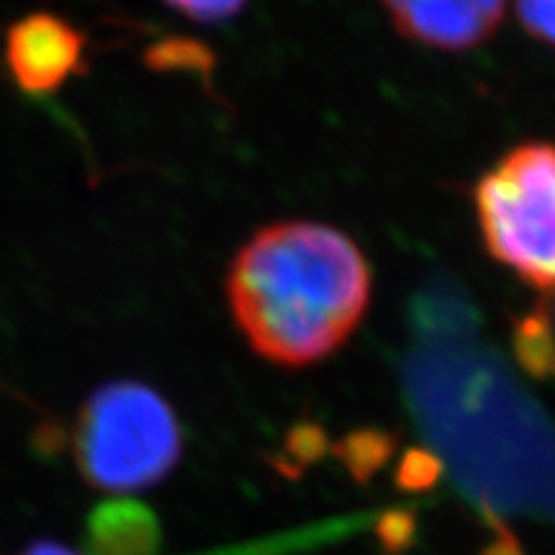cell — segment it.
<instances>
[{"label":"cell","instance_id":"obj_6","mask_svg":"<svg viewBox=\"0 0 555 555\" xmlns=\"http://www.w3.org/2000/svg\"><path fill=\"white\" fill-rule=\"evenodd\" d=\"M86 543L90 555H155L159 522L142 502L114 499L90 512Z\"/></svg>","mask_w":555,"mask_h":555},{"label":"cell","instance_id":"obj_11","mask_svg":"<svg viewBox=\"0 0 555 555\" xmlns=\"http://www.w3.org/2000/svg\"><path fill=\"white\" fill-rule=\"evenodd\" d=\"M165 3L201 24H217L240 13L247 0H165Z\"/></svg>","mask_w":555,"mask_h":555},{"label":"cell","instance_id":"obj_7","mask_svg":"<svg viewBox=\"0 0 555 555\" xmlns=\"http://www.w3.org/2000/svg\"><path fill=\"white\" fill-rule=\"evenodd\" d=\"M517 352L519 360L530 367L535 376L555 373V337L551 319L543 311H535L519 324L517 330Z\"/></svg>","mask_w":555,"mask_h":555},{"label":"cell","instance_id":"obj_13","mask_svg":"<svg viewBox=\"0 0 555 555\" xmlns=\"http://www.w3.org/2000/svg\"><path fill=\"white\" fill-rule=\"evenodd\" d=\"M18 555H78V553L69 551L67 545L52 543V540H39V543H31L26 551H21Z\"/></svg>","mask_w":555,"mask_h":555},{"label":"cell","instance_id":"obj_9","mask_svg":"<svg viewBox=\"0 0 555 555\" xmlns=\"http://www.w3.org/2000/svg\"><path fill=\"white\" fill-rule=\"evenodd\" d=\"M388 448H391L388 437L378 433H363V435L347 437L343 455L347 466L360 476V474H371V470H376L380 463L386 461Z\"/></svg>","mask_w":555,"mask_h":555},{"label":"cell","instance_id":"obj_2","mask_svg":"<svg viewBox=\"0 0 555 555\" xmlns=\"http://www.w3.org/2000/svg\"><path fill=\"white\" fill-rule=\"evenodd\" d=\"M80 474L99 491L131 494L155 486L183 453V429L168 401L137 380L95 388L73 427Z\"/></svg>","mask_w":555,"mask_h":555},{"label":"cell","instance_id":"obj_12","mask_svg":"<svg viewBox=\"0 0 555 555\" xmlns=\"http://www.w3.org/2000/svg\"><path fill=\"white\" fill-rule=\"evenodd\" d=\"M437 478V463L425 453L406 455L404 466L399 470V481L406 486V489H422V486H429Z\"/></svg>","mask_w":555,"mask_h":555},{"label":"cell","instance_id":"obj_4","mask_svg":"<svg viewBox=\"0 0 555 555\" xmlns=\"http://www.w3.org/2000/svg\"><path fill=\"white\" fill-rule=\"evenodd\" d=\"M82 34L54 13H31L16 21L5 37L13 80L31 95L54 93L69 75L82 73Z\"/></svg>","mask_w":555,"mask_h":555},{"label":"cell","instance_id":"obj_8","mask_svg":"<svg viewBox=\"0 0 555 555\" xmlns=\"http://www.w3.org/2000/svg\"><path fill=\"white\" fill-rule=\"evenodd\" d=\"M144 62L152 69H163V73H170V69H185V73L201 69V73H206V67L211 65V54L196 44V41L163 39L150 47L147 54H144Z\"/></svg>","mask_w":555,"mask_h":555},{"label":"cell","instance_id":"obj_3","mask_svg":"<svg viewBox=\"0 0 555 555\" xmlns=\"http://www.w3.org/2000/svg\"><path fill=\"white\" fill-rule=\"evenodd\" d=\"M476 217L489 255L525 283L555 291V147L509 150L476 183Z\"/></svg>","mask_w":555,"mask_h":555},{"label":"cell","instance_id":"obj_14","mask_svg":"<svg viewBox=\"0 0 555 555\" xmlns=\"http://www.w3.org/2000/svg\"><path fill=\"white\" fill-rule=\"evenodd\" d=\"M551 327H553V337H555V311H553V319H551Z\"/></svg>","mask_w":555,"mask_h":555},{"label":"cell","instance_id":"obj_5","mask_svg":"<svg viewBox=\"0 0 555 555\" xmlns=\"http://www.w3.org/2000/svg\"><path fill=\"white\" fill-rule=\"evenodd\" d=\"M393 26L416 44L461 52L483 44L509 0H380Z\"/></svg>","mask_w":555,"mask_h":555},{"label":"cell","instance_id":"obj_10","mask_svg":"<svg viewBox=\"0 0 555 555\" xmlns=\"http://www.w3.org/2000/svg\"><path fill=\"white\" fill-rule=\"evenodd\" d=\"M517 18L530 37L555 47V0H517Z\"/></svg>","mask_w":555,"mask_h":555},{"label":"cell","instance_id":"obj_1","mask_svg":"<svg viewBox=\"0 0 555 555\" xmlns=\"http://www.w3.org/2000/svg\"><path fill=\"white\" fill-rule=\"evenodd\" d=\"M234 322L260 358L304 367L332 356L371 301V268L356 242L314 221L260 229L227 275Z\"/></svg>","mask_w":555,"mask_h":555}]
</instances>
